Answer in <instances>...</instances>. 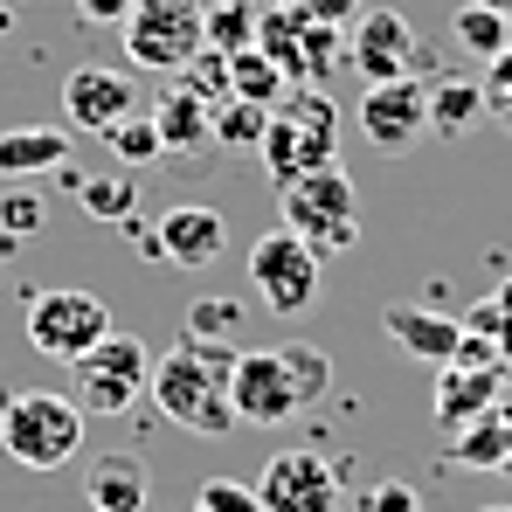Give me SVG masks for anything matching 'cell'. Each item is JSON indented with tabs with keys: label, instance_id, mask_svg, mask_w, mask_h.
<instances>
[{
	"label": "cell",
	"instance_id": "cell-1",
	"mask_svg": "<svg viewBox=\"0 0 512 512\" xmlns=\"http://www.w3.org/2000/svg\"><path fill=\"white\" fill-rule=\"evenodd\" d=\"M236 353L243 346L229 340H194V333H180L173 353L153 360V402H160V416L180 423L187 436H229L236 423V402H229V374H236Z\"/></svg>",
	"mask_w": 512,
	"mask_h": 512
},
{
	"label": "cell",
	"instance_id": "cell-2",
	"mask_svg": "<svg viewBox=\"0 0 512 512\" xmlns=\"http://www.w3.org/2000/svg\"><path fill=\"white\" fill-rule=\"evenodd\" d=\"M263 173L284 187V180H298V173H319L340 160V111H333V97L312 84H291L284 90V104H270V125H263Z\"/></svg>",
	"mask_w": 512,
	"mask_h": 512
},
{
	"label": "cell",
	"instance_id": "cell-3",
	"mask_svg": "<svg viewBox=\"0 0 512 512\" xmlns=\"http://www.w3.org/2000/svg\"><path fill=\"white\" fill-rule=\"evenodd\" d=\"M0 450L21 471H63L84 450V409L49 388H14L0 402Z\"/></svg>",
	"mask_w": 512,
	"mask_h": 512
},
{
	"label": "cell",
	"instance_id": "cell-4",
	"mask_svg": "<svg viewBox=\"0 0 512 512\" xmlns=\"http://www.w3.org/2000/svg\"><path fill=\"white\" fill-rule=\"evenodd\" d=\"M277 222L326 263V256H340V250L360 243V194H353V180H346L340 167L298 173V180L277 187Z\"/></svg>",
	"mask_w": 512,
	"mask_h": 512
},
{
	"label": "cell",
	"instance_id": "cell-5",
	"mask_svg": "<svg viewBox=\"0 0 512 512\" xmlns=\"http://www.w3.org/2000/svg\"><path fill=\"white\" fill-rule=\"evenodd\" d=\"M125 28V56L153 77H180L208 56V7L201 0H132Z\"/></svg>",
	"mask_w": 512,
	"mask_h": 512
},
{
	"label": "cell",
	"instance_id": "cell-6",
	"mask_svg": "<svg viewBox=\"0 0 512 512\" xmlns=\"http://www.w3.org/2000/svg\"><path fill=\"white\" fill-rule=\"evenodd\" d=\"M70 388H77L70 402L84 416H132V402H146V388H153V353L132 333H111L84 360H70Z\"/></svg>",
	"mask_w": 512,
	"mask_h": 512
},
{
	"label": "cell",
	"instance_id": "cell-7",
	"mask_svg": "<svg viewBox=\"0 0 512 512\" xmlns=\"http://www.w3.org/2000/svg\"><path fill=\"white\" fill-rule=\"evenodd\" d=\"M21 333L28 346L42 353V360H84L97 340H111L118 326H111V312H104V298H90V291H35L28 298V312H21Z\"/></svg>",
	"mask_w": 512,
	"mask_h": 512
},
{
	"label": "cell",
	"instance_id": "cell-8",
	"mask_svg": "<svg viewBox=\"0 0 512 512\" xmlns=\"http://www.w3.org/2000/svg\"><path fill=\"white\" fill-rule=\"evenodd\" d=\"M256 49L291 77V84H326V70L346 63L340 56V28H326V21H312L298 0H284V7H263L256 14Z\"/></svg>",
	"mask_w": 512,
	"mask_h": 512
},
{
	"label": "cell",
	"instance_id": "cell-9",
	"mask_svg": "<svg viewBox=\"0 0 512 512\" xmlns=\"http://www.w3.org/2000/svg\"><path fill=\"white\" fill-rule=\"evenodd\" d=\"M250 284L277 319H298V312L319 305V256L305 250L291 229H270V236L250 243Z\"/></svg>",
	"mask_w": 512,
	"mask_h": 512
},
{
	"label": "cell",
	"instance_id": "cell-10",
	"mask_svg": "<svg viewBox=\"0 0 512 512\" xmlns=\"http://www.w3.org/2000/svg\"><path fill=\"white\" fill-rule=\"evenodd\" d=\"M229 402H236V423L250 429H277L305 409L291 367H284V346H250L236 353V374H229Z\"/></svg>",
	"mask_w": 512,
	"mask_h": 512
},
{
	"label": "cell",
	"instance_id": "cell-11",
	"mask_svg": "<svg viewBox=\"0 0 512 512\" xmlns=\"http://www.w3.org/2000/svg\"><path fill=\"white\" fill-rule=\"evenodd\" d=\"M256 499H263V512H340V471L298 443V450H277L263 464Z\"/></svg>",
	"mask_w": 512,
	"mask_h": 512
},
{
	"label": "cell",
	"instance_id": "cell-12",
	"mask_svg": "<svg viewBox=\"0 0 512 512\" xmlns=\"http://www.w3.org/2000/svg\"><path fill=\"white\" fill-rule=\"evenodd\" d=\"M346 63L360 70V84H395V77H409V70L423 63V42H416V28H409V14H395V7H360L353 42H346Z\"/></svg>",
	"mask_w": 512,
	"mask_h": 512
},
{
	"label": "cell",
	"instance_id": "cell-13",
	"mask_svg": "<svg viewBox=\"0 0 512 512\" xmlns=\"http://www.w3.org/2000/svg\"><path fill=\"white\" fill-rule=\"evenodd\" d=\"M360 132H367V146H381V153H409L429 132V90L416 84V77L367 84V97H360Z\"/></svg>",
	"mask_w": 512,
	"mask_h": 512
},
{
	"label": "cell",
	"instance_id": "cell-14",
	"mask_svg": "<svg viewBox=\"0 0 512 512\" xmlns=\"http://www.w3.org/2000/svg\"><path fill=\"white\" fill-rule=\"evenodd\" d=\"M153 256H167L180 270H215L229 256V222L215 208H201V201H180V208H167L153 222Z\"/></svg>",
	"mask_w": 512,
	"mask_h": 512
},
{
	"label": "cell",
	"instance_id": "cell-15",
	"mask_svg": "<svg viewBox=\"0 0 512 512\" xmlns=\"http://www.w3.org/2000/svg\"><path fill=\"white\" fill-rule=\"evenodd\" d=\"M63 111H70L77 132H97V139H104L118 118H132V111H146V104L132 97V77H125V70H70Z\"/></svg>",
	"mask_w": 512,
	"mask_h": 512
},
{
	"label": "cell",
	"instance_id": "cell-16",
	"mask_svg": "<svg viewBox=\"0 0 512 512\" xmlns=\"http://www.w3.org/2000/svg\"><path fill=\"white\" fill-rule=\"evenodd\" d=\"M84 499H90V512H146V499H153V471H146V457H132V450H104V457H90Z\"/></svg>",
	"mask_w": 512,
	"mask_h": 512
},
{
	"label": "cell",
	"instance_id": "cell-17",
	"mask_svg": "<svg viewBox=\"0 0 512 512\" xmlns=\"http://www.w3.org/2000/svg\"><path fill=\"white\" fill-rule=\"evenodd\" d=\"M153 125H160V146L167 153H208L215 146V104L194 84H173L160 104H153Z\"/></svg>",
	"mask_w": 512,
	"mask_h": 512
},
{
	"label": "cell",
	"instance_id": "cell-18",
	"mask_svg": "<svg viewBox=\"0 0 512 512\" xmlns=\"http://www.w3.org/2000/svg\"><path fill=\"white\" fill-rule=\"evenodd\" d=\"M388 333L402 353H416L429 367H457V353H464V326L457 319H443V312H416V305H388Z\"/></svg>",
	"mask_w": 512,
	"mask_h": 512
},
{
	"label": "cell",
	"instance_id": "cell-19",
	"mask_svg": "<svg viewBox=\"0 0 512 512\" xmlns=\"http://www.w3.org/2000/svg\"><path fill=\"white\" fill-rule=\"evenodd\" d=\"M70 167V132L56 125H14L0 132V180H35V173Z\"/></svg>",
	"mask_w": 512,
	"mask_h": 512
},
{
	"label": "cell",
	"instance_id": "cell-20",
	"mask_svg": "<svg viewBox=\"0 0 512 512\" xmlns=\"http://www.w3.org/2000/svg\"><path fill=\"white\" fill-rule=\"evenodd\" d=\"M492 395H499V374H492V367H450L443 388H436V423L443 429L471 423V416L492 409Z\"/></svg>",
	"mask_w": 512,
	"mask_h": 512
},
{
	"label": "cell",
	"instance_id": "cell-21",
	"mask_svg": "<svg viewBox=\"0 0 512 512\" xmlns=\"http://www.w3.org/2000/svg\"><path fill=\"white\" fill-rule=\"evenodd\" d=\"M478 118H485V84H471V77L429 84V132L464 139V132H478Z\"/></svg>",
	"mask_w": 512,
	"mask_h": 512
},
{
	"label": "cell",
	"instance_id": "cell-22",
	"mask_svg": "<svg viewBox=\"0 0 512 512\" xmlns=\"http://www.w3.org/2000/svg\"><path fill=\"white\" fill-rule=\"evenodd\" d=\"M222 70H229V97L263 104V111H270V104H284V90H291V77H284L256 42H250V49H236V56H222Z\"/></svg>",
	"mask_w": 512,
	"mask_h": 512
},
{
	"label": "cell",
	"instance_id": "cell-23",
	"mask_svg": "<svg viewBox=\"0 0 512 512\" xmlns=\"http://www.w3.org/2000/svg\"><path fill=\"white\" fill-rule=\"evenodd\" d=\"M77 201H84L97 222H139V180L132 173H84L77 180Z\"/></svg>",
	"mask_w": 512,
	"mask_h": 512
},
{
	"label": "cell",
	"instance_id": "cell-24",
	"mask_svg": "<svg viewBox=\"0 0 512 512\" xmlns=\"http://www.w3.org/2000/svg\"><path fill=\"white\" fill-rule=\"evenodd\" d=\"M450 28H457L464 56H485V63H492V56H506V49H512V14H499V7H478V0H464Z\"/></svg>",
	"mask_w": 512,
	"mask_h": 512
},
{
	"label": "cell",
	"instance_id": "cell-25",
	"mask_svg": "<svg viewBox=\"0 0 512 512\" xmlns=\"http://www.w3.org/2000/svg\"><path fill=\"white\" fill-rule=\"evenodd\" d=\"M104 146L118 153V167H153L167 146H160V125H153V111H132V118H118L111 132H104Z\"/></svg>",
	"mask_w": 512,
	"mask_h": 512
},
{
	"label": "cell",
	"instance_id": "cell-26",
	"mask_svg": "<svg viewBox=\"0 0 512 512\" xmlns=\"http://www.w3.org/2000/svg\"><path fill=\"white\" fill-rule=\"evenodd\" d=\"M450 457L471 464V471H499V464H512V429L506 423H464Z\"/></svg>",
	"mask_w": 512,
	"mask_h": 512
},
{
	"label": "cell",
	"instance_id": "cell-27",
	"mask_svg": "<svg viewBox=\"0 0 512 512\" xmlns=\"http://www.w3.org/2000/svg\"><path fill=\"white\" fill-rule=\"evenodd\" d=\"M263 125H270L263 104H243V97L215 104V146H263Z\"/></svg>",
	"mask_w": 512,
	"mask_h": 512
},
{
	"label": "cell",
	"instance_id": "cell-28",
	"mask_svg": "<svg viewBox=\"0 0 512 512\" xmlns=\"http://www.w3.org/2000/svg\"><path fill=\"white\" fill-rule=\"evenodd\" d=\"M284 367H291V381H298V395H305V409L333 388V360H326V346H312V340H291L284 346Z\"/></svg>",
	"mask_w": 512,
	"mask_h": 512
},
{
	"label": "cell",
	"instance_id": "cell-29",
	"mask_svg": "<svg viewBox=\"0 0 512 512\" xmlns=\"http://www.w3.org/2000/svg\"><path fill=\"white\" fill-rule=\"evenodd\" d=\"M187 333H194V340H229L236 346V333H243V305H236V298H201V305L187 312Z\"/></svg>",
	"mask_w": 512,
	"mask_h": 512
},
{
	"label": "cell",
	"instance_id": "cell-30",
	"mask_svg": "<svg viewBox=\"0 0 512 512\" xmlns=\"http://www.w3.org/2000/svg\"><path fill=\"white\" fill-rule=\"evenodd\" d=\"M194 512H263V499H256V485L208 478V485H201V499H194Z\"/></svg>",
	"mask_w": 512,
	"mask_h": 512
},
{
	"label": "cell",
	"instance_id": "cell-31",
	"mask_svg": "<svg viewBox=\"0 0 512 512\" xmlns=\"http://www.w3.org/2000/svg\"><path fill=\"white\" fill-rule=\"evenodd\" d=\"M485 118H499L512 132V49L485 63Z\"/></svg>",
	"mask_w": 512,
	"mask_h": 512
},
{
	"label": "cell",
	"instance_id": "cell-32",
	"mask_svg": "<svg viewBox=\"0 0 512 512\" xmlns=\"http://www.w3.org/2000/svg\"><path fill=\"white\" fill-rule=\"evenodd\" d=\"M360 512H423V499H416V485L388 478V485H374V492L360 499Z\"/></svg>",
	"mask_w": 512,
	"mask_h": 512
},
{
	"label": "cell",
	"instance_id": "cell-33",
	"mask_svg": "<svg viewBox=\"0 0 512 512\" xmlns=\"http://www.w3.org/2000/svg\"><path fill=\"white\" fill-rule=\"evenodd\" d=\"M298 7H305V14H312V21H326V28H353V21H360V7H367V0H298Z\"/></svg>",
	"mask_w": 512,
	"mask_h": 512
},
{
	"label": "cell",
	"instance_id": "cell-34",
	"mask_svg": "<svg viewBox=\"0 0 512 512\" xmlns=\"http://www.w3.org/2000/svg\"><path fill=\"white\" fill-rule=\"evenodd\" d=\"M0 229L7 236H28V229H42V208L21 194V201H0Z\"/></svg>",
	"mask_w": 512,
	"mask_h": 512
},
{
	"label": "cell",
	"instance_id": "cell-35",
	"mask_svg": "<svg viewBox=\"0 0 512 512\" xmlns=\"http://www.w3.org/2000/svg\"><path fill=\"white\" fill-rule=\"evenodd\" d=\"M77 14H84V21H125L132 0H77Z\"/></svg>",
	"mask_w": 512,
	"mask_h": 512
},
{
	"label": "cell",
	"instance_id": "cell-36",
	"mask_svg": "<svg viewBox=\"0 0 512 512\" xmlns=\"http://www.w3.org/2000/svg\"><path fill=\"white\" fill-rule=\"evenodd\" d=\"M478 7H499V14H512V0H478Z\"/></svg>",
	"mask_w": 512,
	"mask_h": 512
},
{
	"label": "cell",
	"instance_id": "cell-37",
	"mask_svg": "<svg viewBox=\"0 0 512 512\" xmlns=\"http://www.w3.org/2000/svg\"><path fill=\"white\" fill-rule=\"evenodd\" d=\"M478 512H512V506H478Z\"/></svg>",
	"mask_w": 512,
	"mask_h": 512
}]
</instances>
